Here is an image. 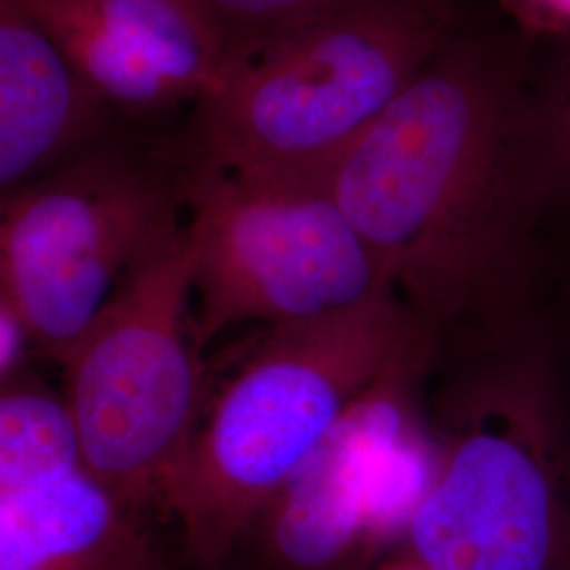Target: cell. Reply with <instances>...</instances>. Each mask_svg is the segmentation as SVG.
<instances>
[{
	"instance_id": "cell-3",
	"label": "cell",
	"mask_w": 570,
	"mask_h": 570,
	"mask_svg": "<svg viewBox=\"0 0 570 570\" xmlns=\"http://www.w3.org/2000/svg\"><path fill=\"white\" fill-rule=\"evenodd\" d=\"M465 21L463 0H357L230 63L178 122L188 164L326 183Z\"/></svg>"
},
{
	"instance_id": "cell-12",
	"label": "cell",
	"mask_w": 570,
	"mask_h": 570,
	"mask_svg": "<svg viewBox=\"0 0 570 570\" xmlns=\"http://www.w3.org/2000/svg\"><path fill=\"white\" fill-rule=\"evenodd\" d=\"M82 469L81 435L63 393L28 370L2 383L0 494L35 489Z\"/></svg>"
},
{
	"instance_id": "cell-18",
	"label": "cell",
	"mask_w": 570,
	"mask_h": 570,
	"mask_svg": "<svg viewBox=\"0 0 570 570\" xmlns=\"http://www.w3.org/2000/svg\"><path fill=\"white\" fill-rule=\"evenodd\" d=\"M385 570H428L421 562H416L412 556L407 558V560H404V562H400V564H391V567H387Z\"/></svg>"
},
{
	"instance_id": "cell-9",
	"label": "cell",
	"mask_w": 570,
	"mask_h": 570,
	"mask_svg": "<svg viewBox=\"0 0 570 570\" xmlns=\"http://www.w3.org/2000/svg\"><path fill=\"white\" fill-rule=\"evenodd\" d=\"M136 127L87 82L39 21L13 0H0V195Z\"/></svg>"
},
{
	"instance_id": "cell-1",
	"label": "cell",
	"mask_w": 570,
	"mask_h": 570,
	"mask_svg": "<svg viewBox=\"0 0 570 570\" xmlns=\"http://www.w3.org/2000/svg\"><path fill=\"white\" fill-rule=\"evenodd\" d=\"M425 334L433 374L550 341L570 296L551 96L465 26L326 178Z\"/></svg>"
},
{
	"instance_id": "cell-15",
	"label": "cell",
	"mask_w": 570,
	"mask_h": 570,
	"mask_svg": "<svg viewBox=\"0 0 570 570\" xmlns=\"http://www.w3.org/2000/svg\"><path fill=\"white\" fill-rule=\"evenodd\" d=\"M30 353L37 346L20 311L0 296V385L26 372Z\"/></svg>"
},
{
	"instance_id": "cell-6",
	"label": "cell",
	"mask_w": 570,
	"mask_h": 570,
	"mask_svg": "<svg viewBox=\"0 0 570 570\" xmlns=\"http://www.w3.org/2000/svg\"><path fill=\"white\" fill-rule=\"evenodd\" d=\"M176 127H136L0 195V296L63 364L150 242L186 214Z\"/></svg>"
},
{
	"instance_id": "cell-5",
	"label": "cell",
	"mask_w": 570,
	"mask_h": 570,
	"mask_svg": "<svg viewBox=\"0 0 570 570\" xmlns=\"http://www.w3.org/2000/svg\"><path fill=\"white\" fill-rule=\"evenodd\" d=\"M193 268L195 239L184 214L127 268L61 364L82 469L142 513L167 508L204 410Z\"/></svg>"
},
{
	"instance_id": "cell-10",
	"label": "cell",
	"mask_w": 570,
	"mask_h": 570,
	"mask_svg": "<svg viewBox=\"0 0 570 570\" xmlns=\"http://www.w3.org/2000/svg\"><path fill=\"white\" fill-rule=\"evenodd\" d=\"M414 376L400 372L367 389L271 497L247 530L256 537L266 569L362 570L379 551L367 532L364 463L393 391Z\"/></svg>"
},
{
	"instance_id": "cell-2",
	"label": "cell",
	"mask_w": 570,
	"mask_h": 570,
	"mask_svg": "<svg viewBox=\"0 0 570 570\" xmlns=\"http://www.w3.org/2000/svg\"><path fill=\"white\" fill-rule=\"evenodd\" d=\"M435 357L395 292L298 326L268 327L214 400L205 397L165 513L205 569L223 567L271 497L367 389Z\"/></svg>"
},
{
	"instance_id": "cell-8",
	"label": "cell",
	"mask_w": 570,
	"mask_h": 570,
	"mask_svg": "<svg viewBox=\"0 0 570 570\" xmlns=\"http://www.w3.org/2000/svg\"><path fill=\"white\" fill-rule=\"evenodd\" d=\"M122 119L169 127L220 79L228 51L195 0H13Z\"/></svg>"
},
{
	"instance_id": "cell-13",
	"label": "cell",
	"mask_w": 570,
	"mask_h": 570,
	"mask_svg": "<svg viewBox=\"0 0 570 570\" xmlns=\"http://www.w3.org/2000/svg\"><path fill=\"white\" fill-rule=\"evenodd\" d=\"M218 28L228 66L357 0H195ZM226 66V68H228Z\"/></svg>"
},
{
	"instance_id": "cell-7",
	"label": "cell",
	"mask_w": 570,
	"mask_h": 570,
	"mask_svg": "<svg viewBox=\"0 0 570 570\" xmlns=\"http://www.w3.org/2000/svg\"><path fill=\"white\" fill-rule=\"evenodd\" d=\"M186 218L202 351L228 327L308 324L393 289L326 183L249 180L188 164Z\"/></svg>"
},
{
	"instance_id": "cell-14",
	"label": "cell",
	"mask_w": 570,
	"mask_h": 570,
	"mask_svg": "<svg viewBox=\"0 0 570 570\" xmlns=\"http://www.w3.org/2000/svg\"><path fill=\"white\" fill-rule=\"evenodd\" d=\"M529 37L570 39V0H497Z\"/></svg>"
},
{
	"instance_id": "cell-4",
	"label": "cell",
	"mask_w": 570,
	"mask_h": 570,
	"mask_svg": "<svg viewBox=\"0 0 570 570\" xmlns=\"http://www.w3.org/2000/svg\"><path fill=\"white\" fill-rule=\"evenodd\" d=\"M438 469L406 530L428 570H570V406L550 341L438 372Z\"/></svg>"
},
{
	"instance_id": "cell-17",
	"label": "cell",
	"mask_w": 570,
	"mask_h": 570,
	"mask_svg": "<svg viewBox=\"0 0 570 570\" xmlns=\"http://www.w3.org/2000/svg\"><path fill=\"white\" fill-rule=\"evenodd\" d=\"M550 346L570 406V296L551 326Z\"/></svg>"
},
{
	"instance_id": "cell-11",
	"label": "cell",
	"mask_w": 570,
	"mask_h": 570,
	"mask_svg": "<svg viewBox=\"0 0 570 570\" xmlns=\"http://www.w3.org/2000/svg\"><path fill=\"white\" fill-rule=\"evenodd\" d=\"M0 570H167L146 524L85 469L0 494Z\"/></svg>"
},
{
	"instance_id": "cell-16",
	"label": "cell",
	"mask_w": 570,
	"mask_h": 570,
	"mask_svg": "<svg viewBox=\"0 0 570 570\" xmlns=\"http://www.w3.org/2000/svg\"><path fill=\"white\" fill-rule=\"evenodd\" d=\"M551 140L570 214V82L551 96Z\"/></svg>"
}]
</instances>
